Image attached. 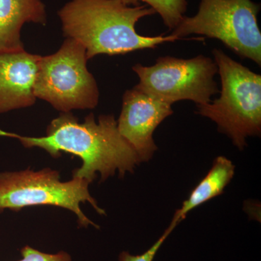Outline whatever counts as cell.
<instances>
[{"label": "cell", "instance_id": "8992f818", "mask_svg": "<svg viewBox=\"0 0 261 261\" xmlns=\"http://www.w3.org/2000/svg\"><path fill=\"white\" fill-rule=\"evenodd\" d=\"M87 61L83 44L67 38L55 54L41 56L34 84L35 97L62 113L97 107L99 89L87 70Z\"/></svg>", "mask_w": 261, "mask_h": 261}, {"label": "cell", "instance_id": "7a4b0ae2", "mask_svg": "<svg viewBox=\"0 0 261 261\" xmlns=\"http://www.w3.org/2000/svg\"><path fill=\"white\" fill-rule=\"evenodd\" d=\"M155 13L147 5L127 6L119 0H71L58 15L65 37L82 43L89 60L99 54L124 55L181 40L172 34L145 37L137 32V22Z\"/></svg>", "mask_w": 261, "mask_h": 261}, {"label": "cell", "instance_id": "52a82bcc", "mask_svg": "<svg viewBox=\"0 0 261 261\" xmlns=\"http://www.w3.org/2000/svg\"><path fill=\"white\" fill-rule=\"evenodd\" d=\"M132 69L140 78L135 88L171 106L181 100L207 104L220 92L214 80L217 65L202 55L191 59L160 57L152 66L137 63Z\"/></svg>", "mask_w": 261, "mask_h": 261}, {"label": "cell", "instance_id": "9c48e42d", "mask_svg": "<svg viewBox=\"0 0 261 261\" xmlns=\"http://www.w3.org/2000/svg\"><path fill=\"white\" fill-rule=\"evenodd\" d=\"M41 56L23 50L0 53V113L30 107Z\"/></svg>", "mask_w": 261, "mask_h": 261}, {"label": "cell", "instance_id": "4fadbf2b", "mask_svg": "<svg viewBox=\"0 0 261 261\" xmlns=\"http://www.w3.org/2000/svg\"><path fill=\"white\" fill-rule=\"evenodd\" d=\"M177 225L176 223L171 221V224L161 235V238H159V240L143 253L140 255H132L130 252L122 251L118 255V261H153L160 248Z\"/></svg>", "mask_w": 261, "mask_h": 261}, {"label": "cell", "instance_id": "277c9868", "mask_svg": "<svg viewBox=\"0 0 261 261\" xmlns=\"http://www.w3.org/2000/svg\"><path fill=\"white\" fill-rule=\"evenodd\" d=\"M260 5L252 0H200L195 16H184L171 34H191L221 41L243 59L261 65V32L257 24Z\"/></svg>", "mask_w": 261, "mask_h": 261}, {"label": "cell", "instance_id": "5b68a950", "mask_svg": "<svg viewBox=\"0 0 261 261\" xmlns=\"http://www.w3.org/2000/svg\"><path fill=\"white\" fill-rule=\"evenodd\" d=\"M89 182L83 178L62 181L60 173L49 168L37 171L27 169L2 172L0 213L5 209L18 211L28 206H57L73 212L82 227L91 225L99 228L80 207L81 203L87 202L99 215L106 214L89 193Z\"/></svg>", "mask_w": 261, "mask_h": 261}, {"label": "cell", "instance_id": "5bb4252c", "mask_svg": "<svg viewBox=\"0 0 261 261\" xmlns=\"http://www.w3.org/2000/svg\"><path fill=\"white\" fill-rule=\"evenodd\" d=\"M20 253L22 258L18 261H72L70 254L63 250L57 253H46L27 245L20 250Z\"/></svg>", "mask_w": 261, "mask_h": 261}, {"label": "cell", "instance_id": "30bf717a", "mask_svg": "<svg viewBox=\"0 0 261 261\" xmlns=\"http://www.w3.org/2000/svg\"><path fill=\"white\" fill-rule=\"evenodd\" d=\"M25 23L46 25L42 0H0V53L25 50L20 31Z\"/></svg>", "mask_w": 261, "mask_h": 261}, {"label": "cell", "instance_id": "ba28073f", "mask_svg": "<svg viewBox=\"0 0 261 261\" xmlns=\"http://www.w3.org/2000/svg\"><path fill=\"white\" fill-rule=\"evenodd\" d=\"M171 106L135 87L123 94L118 129L135 149L141 163L153 157L158 149L153 139L154 130L173 114Z\"/></svg>", "mask_w": 261, "mask_h": 261}, {"label": "cell", "instance_id": "6da1fadb", "mask_svg": "<svg viewBox=\"0 0 261 261\" xmlns=\"http://www.w3.org/2000/svg\"><path fill=\"white\" fill-rule=\"evenodd\" d=\"M0 137L18 140L27 148L39 147L53 158L61 152L80 158L82 165L73 171V178L92 183L100 175L101 181L114 176L133 173L141 163L132 145L120 134L113 115H101L96 121L93 113L83 123L71 113H62L47 126L44 137H24L0 129Z\"/></svg>", "mask_w": 261, "mask_h": 261}, {"label": "cell", "instance_id": "7c38bea8", "mask_svg": "<svg viewBox=\"0 0 261 261\" xmlns=\"http://www.w3.org/2000/svg\"><path fill=\"white\" fill-rule=\"evenodd\" d=\"M127 6H137L140 2L149 5L161 15L163 23L169 31L173 30L185 16L187 8V0H119Z\"/></svg>", "mask_w": 261, "mask_h": 261}, {"label": "cell", "instance_id": "8fae6325", "mask_svg": "<svg viewBox=\"0 0 261 261\" xmlns=\"http://www.w3.org/2000/svg\"><path fill=\"white\" fill-rule=\"evenodd\" d=\"M235 172V166L224 156L216 158L210 171L192 190L188 198L176 211L173 222L179 224L187 214L207 201L221 195L230 183Z\"/></svg>", "mask_w": 261, "mask_h": 261}, {"label": "cell", "instance_id": "3957f363", "mask_svg": "<svg viewBox=\"0 0 261 261\" xmlns=\"http://www.w3.org/2000/svg\"><path fill=\"white\" fill-rule=\"evenodd\" d=\"M221 77L218 99L197 105L196 113L210 118L240 150L249 137L261 133V75L233 61L220 49L212 51Z\"/></svg>", "mask_w": 261, "mask_h": 261}]
</instances>
